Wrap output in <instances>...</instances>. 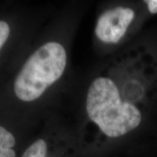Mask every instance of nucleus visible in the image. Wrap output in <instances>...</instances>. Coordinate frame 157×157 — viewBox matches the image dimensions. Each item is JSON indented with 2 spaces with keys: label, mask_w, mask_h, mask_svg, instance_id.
I'll list each match as a JSON object with an SVG mask.
<instances>
[{
  "label": "nucleus",
  "mask_w": 157,
  "mask_h": 157,
  "mask_svg": "<svg viewBox=\"0 0 157 157\" xmlns=\"http://www.w3.org/2000/svg\"><path fill=\"white\" fill-rule=\"evenodd\" d=\"M87 117L106 136L118 137L139 126L141 113L129 102L121 100L117 84L99 76L92 82L86 96Z\"/></svg>",
  "instance_id": "nucleus-1"
},
{
  "label": "nucleus",
  "mask_w": 157,
  "mask_h": 157,
  "mask_svg": "<svg viewBox=\"0 0 157 157\" xmlns=\"http://www.w3.org/2000/svg\"><path fill=\"white\" fill-rule=\"evenodd\" d=\"M67 52L61 43L49 41L27 58L15 76L13 91L17 99L34 102L62 77L67 66Z\"/></svg>",
  "instance_id": "nucleus-2"
},
{
  "label": "nucleus",
  "mask_w": 157,
  "mask_h": 157,
  "mask_svg": "<svg viewBox=\"0 0 157 157\" xmlns=\"http://www.w3.org/2000/svg\"><path fill=\"white\" fill-rule=\"evenodd\" d=\"M135 18V12L131 8L117 7L107 10L98 17L95 33L103 42L117 43L127 32Z\"/></svg>",
  "instance_id": "nucleus-3"
},
{
  "label": "nucleus",
  "mask_w": 157,
  "mask_h": 157,
  "mask_svg": "<svg viewBox=\"0 0 157 157\" xmlns=\"http://www.w3.org/2000/svg\"><path fill=\"white\" fill-rule=\"evenodd\" d=\"M16 140L13 133L0 126V157H15L14 148Z\"/></svg>",
  "instance_id": "nucleus-4"
},
{
  "label": "nucleus",
  "mask_w": 157,
  "mask_h": 157,
  "mask_svg": "<svg viewBox=\"0 0 157 157\" xmlns=\"http://www.w3.org/2000/svg\"><path fill=\"white\" fill-rule=\"evenodd\" d=\"M48 150V143L44 139L39 138L25 149L22 157H47Z\"/></svg>",
  "instance_id": "nucleus-5"
},
{
  "label": "nucleus",
  "mask_w": 157,
  "mask_h": 157,
  "mask_svg": "<svg viewBox=\"0 0 157 157\" xmlns=\"http://www.w3.org/2000/svg\"><path fill=\"white\" fill-rule=\"evenodd\" d=\"M10 35V27L5 21L0 20V50L8 40Z\"/></svg>",
  "instance_id": "nucleus-6"
},
{
  "label": "nucleus",
  "mask_w": 157,
  "mask_h": 157,
  "mask_svg": "<svg viewBox=\"0 0 157 157\" xmlns=\"http://www.w3.org/2000/svg\"><path fill=\"white\" fill-rule=\"evenodd\" d=\"M145 2L148 5V9L151 13H157V0H146Z\"/></svg>",
  "instance_id": "nucleus-7"
}]
</instances>
